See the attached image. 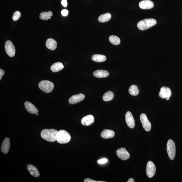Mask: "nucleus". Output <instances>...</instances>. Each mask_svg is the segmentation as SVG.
I'll return each instance as SVG.
<instances>
[{
	"mask_svg": "<svg viewBox=\"0 0 182 182\" xmlns=\"http://www.w3.org/2000/svg\"><path fill=\"white\" fill-rule=\"evenodd\" d=\"M58 131L54 129H45L41 132V135L44 139L47 141L53 142L57 141Z\"/></svg>",
	"mask_w": 182,
	"mask_h": 182,
	"instance_id": "f257e3e1",
	"label": "nucleus"
},
{
	"mask_svg": "<svg viewBox=\"0 0 182 182\" xmlns=\"http://www.w3.org/2000/svg\"><path fill=\"white\" fill-rule=\"evenodd\" d=\"M157 21L153 18L146 19L141 20L137 24V27L141 31L147 30L157 24Z\"/></svg>",
	"mask_w": 182,
	"mask_h": 182,
	"instance_id": "f03ea898",
	"label": "nucleus"
},
{
	"mask_svg": "<svg viewBox=\"0 0 182 182\" xmlns=\"http://www.w3.org/2000/svg\"><path fill=\"white\" fill-rule=\"evenodd\" d=\"M71 136L67 131L60 130L58 132L57 136V141L60 144H66L70 142Z\"/></svg>",
	"mask_w": 182,
	"mask_h": 182,
	"instance_id": "7ed1b4c3",
	"label": "nucleus"
},
{
	"mask_svg": "<svg viewBox=\"0 0 182 182\" xmlns=\"http://www.w3.org/2000/svg\"><path fill=\"white\" fill-rule=\"evenodd\" d=\"M40 89L46 93H50L54 90V84L52 82L48 80H43L39 84Z\"/></svg>",
	"mask_w": 182,
	"mask_h": 182,
	"instance_id": "20e7f679",
	"label": "nucleus"
},
{
	"mask_svg": "<svg viewBox=\"0 0 182 182\" xmlns=\"http://www.w3.org/2000/svg\"><path fill=\"white\" fill-rule=\"evenodd\" d=\"M167 151L170 159L174 160L176 154V146L174 141L170 139L167 145Z\"/></svg>",
	"mask_w": 182,
	"mask_h": 182,
	"instance_id": "39448f33",
	"label": "nucleus"
},
{
	"mask_svg": "<svg viewBox=\"0 0 182 182\" xmlns=\"http://www.w3.org/2000/svg\"><path fill=\"white\" fill-rule=\"evenodd\" d=\"M5 49L6 53L10 57H13L15 55V47L11 41L8 40L5 42Z\"/></svg>",
	"mask_w": 182,
	"mask_h": 182,
	"instance_id": "423d86ee",
	"label": "nucleus"
},
{
	"mask_svg": "<svg viewBox=\"0 0 182 182\" xmlns=\"http://www.w3.org/2000/svg\"><path fill=\"white\" fill-rule=\"evenodd\" d=\"M156 172V167L153 162L149 161L146 167V174L149 178L154 177Z\"/></svg>",
	"mask_w": 182,
	"mask_h": 182,
	"instance_id": "0eeeda50",
	"label": "nucleus"
},
{
	"mask_svg": "<svg viewBox=\"0 0 182 182\" xmlns=\"http://www.w3.org/2000/svg\"><path fill=\"white\" fill-rule=\"evenodd\" d=\"M140 120L144 129L146 131L149 132L150 131L151 129V123L148 119L146 114L144 113L141 114Z\"/></svg>",
	"mask_w": 182,
	"mask_h": 182,
	"instance_id": "6e6552de",
	"label": "nucleus"
},
{
	"mask_svg": "<svg viewBox=\"0 0 182 182\" xmlns=\"http://www.w3.org/2000/svg\"><path fill=\"white\" fill-rule=\"evenodd\" d=\"M117 157L122 160H126L130 157V154L125 148H120L116 151Z\"/></svg>",
	"mask_w": 182,
	"mask_h": 182,
	"instance_id": "1a4fd4ad",
	"label": "nucleus"
},
{
	"mask_svg": "<svg viewBox=\"0 0 182 182\" xmlns=\"http://www.w3.org/2000/svg\"><path fill=\"white\" fill-rule=\"evenodd\" d=\"M85 98V95L81 93L72 96L69 99L70 104H75L83 100Z\"/></svg>",
	"mask_w": 182,
	"mask_h": 182,
	"instance_id": "9d476101",
	"label": "nucleus"
},
{
	"mask_svg": "<svg viewBox=\"0 0 182 182\" xmlns=\"http://www.w3.org/2000/svg\"><path fill=\"white\" fill-rule=\"evenodd\" d=\"M172 93L171 89L167 87H163L160 89L158 94L160 97L162 99H166L170 98L171 96Z\"/></svg>",
	"mask_w": 182,
	"mask_h": 182,
	"instance_id": "9b49d317",
	"label": "nucleus"
},
{
	"mask_svg": "<svg viewBox=\"0 0 182 182\" xmlns=\"http://www.w3.org/2000/svg\"><path fill=\"white\" fill-rule=\"evenodd\" d=\"M125 121L128 127L133 128L135 126V120L132 114L130 112L128 111L125 114Z\"/></svg>",
	"mask_w": 182,
	"mask_h": 182,
	"instance_id": "f8f14e48",
	"label": "nucleus"
},
{
	"mask_svg": "<svg viewBox=\"0 0 182 182\" xmlns=\"http://www.w3.org/2000/svg\"><path fill=\"white\" fill-rule=\"evenodd\" d=\"M139 6L142 9H149L154 7V4L153 2L150 0H144L139 2Z\"/></svg>",
	"mask_w": 182,
	"mask_h": 182,
	"instance_id": "ddd939ff",
	"label": "nucleus"
},
{
	"mask_svg": "<svg viewBox=\"0 0 182 182\" xmlns=\"http://www.w3.org/2000/svg\"><path fill=\"white\" fill-rule=\"evenodd\" d=\"M94 120V117L93 115H89L84 117L82 119L81 123L83 125L88 126L93 124Z\"/></svg>",
	"mask_w": 182,
	"mask_h": 182,
	"instance_id": "4468645a",
	"label": "nucleus"
},
{
	"mask_svg": "<svg viewBox=\"0 0 182 182\" xmlns=\"http://www.w3.org/2000/svg\"><path fill=\"white\" fill-rule=\"evenodd\" d=\"M10 146V139L8 137L6 138L3 141L2 145L1 151L2 153L7 154L9 151Z\"/></svg>",
	"mask_w": 182,
	"mask_h": 182,
	"instance_id": "2eb2a0df",
	"label": "nucleus"
},
{
	"mask_svg": "<svg viewBox=\"0 0 182 182\" xmlns=\"http://www.w3.org/2000/svg\"><path fill=\"white\" fill-rule=\"evenodd\" d=\"M26 109L28 112L32 114H36L38 112L37 108L31 102L26 101L24 103Z\"/></svg>",
	"mask_w": 182,
	"mask_h": 182,
	"instance_id": "dca6fc26",
	"label": "nucleus"
},
{
	"mask_svg": "<svg viewBox=\"0 0 182 182\" xmlns=\"http://www.w3.org/2000/svg\"><path fill=\"white\" fill-rule=\"evenodd\" d=\"M93 75L95 77L98 78H104L107 77L109 73L106 70H98L94 72Z\"/></svg>",
	"mask_w": 182,
	"mask_h": 182,
	"instance_id": "f3484780",
	"label": "nucleus"
},
{
	"mask_svg": "<svg viewBox=\"0 0 182 182\" xmlns=\"http://www.w3.org/2000/svg\"><path fill=\"white\" fill-rule=\"evenodd\" d=\"M115 135V132L112 130L105 129L102 132L101 137L105 139L111 138Z\"/></svg>",
	"mask_w": 182,
	"mask_h": 182,
	"instance_id": "a211bd4d",
	"label": "nucleus"
},
{
	"mask_svg": "<svg viewBox=\"0 0 182 182\" xmlns=\"http://www.w3.org/2000/svg\"><path fill=\"white\" fill-rule=\"evenodd\" d=\"M27 169L31 174L33 177H39L40 173L36 167L31 164H29L27 166Z\"/></svg>",
	"mask_w": 182,
	"mask_h": 182,
	"instance_id": "6ab92c4d",
	"label": "nucleus"
},
{
	"mask_svg": "<svg viewBox=\"0 0 182 182\" xmlns=\"http://www.w3.org/2000/svg\"><path fill=\"white\" fill-rule=\"evenodd\" d=\"M46 45L47 48L54 50L57 48V43L54 40L50 38L47 40Z\"/></svg>",
	"mask_w": 182,
	"mask_h": 182,
	"instance_id": "aec40b11",
	"label": "nucleus"
},
{
	"mask_svg": "<svg viewBox=\"0 0 182 182\" xmlns=\"http://www.w3.org/2000/svg\"><path fill=\"white\" fill-rule=\"evenodd\" d=\"M64 66L60 62L56 63L53 64L50 67L52 71L54 72H57L64 68Z\"/></svg>",
	"mask_w": 182,
	"mask_h": 182,
	"instance_id": "412c9836",
	"label": "nucleus"
},
{
	"mask_svg": "<svg viewBox=\"0 0 182 182\" xmlns=\"http://www.w3.org/2000/svg\"><path fill=\"white\" fill-rule=\"evenodd\" d=\"M92 60L96 62H104L106 60V57L103 55L96 54L92 56Z\"/></svg>",
	"mask_w": 182,
	"mask_h": 182,
	"instance_id": "4be33fe9",
	"label": "nucleus"
},
{
	"mask_svg": "<svg viewBox=\"0 0 182 182\" xmlns=\"http://www.w3.org/2000/svg\"><path fill=\"white\" fill-rule=\"evenodd\" d=\"M111 18L109 13H106L100 16L98 19V21L100 22L104 23L109 21Z\"/></svg>",
	"mask_w": 182,
	"mask_h": 182,
	"instance_id": "5701e85b",
	"label": "nucleus"
},
{
	"mask_svg": "<svg viewBox=\"0 0 182 182\" xmlns=\"http://www.w3.org/2000/svg\"><path fill=\"white\" fill-rule=\"evenodd\" d=\"M53 13L51 11H49L48 12L44 11L40 14V18L44 20H47L50 19Z\"/></svg>",
	"mask_w": 182,
	"mask_h": 182,
	"instance_id": "b1692460",
	"label": "nucleus"
},
{
	"mask_svg": "<svg viewBox=\"0 0 182 182\" xmlns=\"http://www.w3.org/2000/svg\"><path fill=\"white\" fill-rule=\"evenodd\" d=\"M114 96L113 93L111 92V91H109L104 94L103 97H102V99L105 101H109L113 99Z\"/></svg>",
	"mask_w": 182,
	"mask_h": 182,
	"instance_id": "393cba45",
	"label": "nucleus"
},
{
	"mask_svg": "<svg viewBox=\"0 0 182 182\" xmlns=\"http://www.w3.org/2000/svg\"><path fill=\"white\" fill-rule=\"evenodd\" d=\"M128 92L131 95L136 96L138 94L139 89L136 85H133L129 88Z\"/></svg>",
	"mask_w": 182,
	"mask_h": 182,
	"instance_id": "a878e982",
	"label": "nucleus"
},
{
	"mask_svg": "<svg viewBox=\"0 0 182 182\" xmlns=\"http://www.w3.org/2000/svg\"><path fill=\"white\" fill-rule=\"evenodd\" d=\"M110 42L114 45H119L120 43V40L119 37L112 35L109 37Z\"/></svg>",
	"mask_w": 182,
	"mask_h": 182,
	"instance_id": "bb28decb",
	"label": "nucleus"
},
{
	"mask_svg": "<svg viewBox=\"0 0 182 182\" xmlns=\"http://www.w3.org/2000/svg\"><path fill=\"white\" fill-rule=\"evenodd\" d=\"M21 16V14L18 11H16L13 14L12 18L13 21H16L19 20Z\"/></svg>",
	"mask_w": 182,
	"mask_h": 182,
	"instance_id": "cd10ccee",
	"label": "nucleus"
},
{
	"mask_svg": "<svg viewBox=\"0 0 182 182\" xmlns=\"http://www.w3.org/2000/svg\"><path fill=\"white\" fill-rule=\"evenodd\" d=\"M84 181V182H105L104 181H97L93 180L92 179L89 178L85 179Z\"/></svg>",
	"mask_w": 182,
	"mask_h": 182,
	"instance_id": "c85d7f7f",
	"label": "nucleus"
},
{
	"mask_svg": "<svg viewBox=\"0 0 182 182\" xmlns=\"http://www.w3.org/2000/svg\"><path fill=\"white\" fill-rule=\"evenodd\" d=\"M61 14L62 15L64 16H66L69 14V11L66 9L63 10L61 11Z\"/></svg>",
	"mask_w": 182,
	"mask_h": 182,
	"instance_id": "c756f323",
	"label": "nucleus"
},
{
	"mask_svg": "<svg viewBox=\"0 0 182 182\" xmlns=\"http://www.w3.org/2000/svg\"><path fill=\"white\" fill-rule=\"evenodd\" d=\"M108 160L106 158H102L98 161V163L99 164H104L107 162Z\"/></svg>",
	"mask_w": 182,
	"mask_h": 182,
	"instance_id": "7c9ffc66",
	"label": "nucleus"
},
{
	"mask_svg": "<svg viewBox=\"0 0 182 182\" xmlns=\"http://www.w3.org/2000/svg\"><path fill=\"white\" fill-rule=\"evenodd\" d=\"M5 74V71L3 70L0 69V80H1L2 77Z\"/></svg>",
	"mask_w": 182,
	"mask_h": 182,
	"instance_id": "2f4dec72",
	"label": "nucleus"
},
{
	"mask_svg": "<svg viewBox=\"0 0 182 182\" xmlns=\"http://www.w3.org/2000/svg\"><path fill=\"white\" fill-rule=\"evenodd\" d=\"M61 4L64 7H67V0H62L61 1Z\"/></svg>",
	"mask_w": 182,
	"mask_h": 182,
	"instance_id": "473e14b6",
	"label": "nucleus"
},
{
	"mask_svg": "<svg viewBox=\"0 0 182 182\" xmlns=\"http://www.w3.org/2000/svg\"><path fill=\"white\" fill-rule=\"evenodd\" d=\"M135 180L133 178L129 179L127 182H134Z\"/></svg>",
	"mask_w": 182,
	"mask_h": 182,
	"instance_id": "72a5a7b5",
	"label": "nucleus"
},
{
	"mask_svg": "<svg viewBox=\"0 0 182 182\" xmlns=\"http://www.w3.org/2000/svg\"><path fill=\"white\" fill-rule=\"evenodd\" d=\"M166 99L167 101H168L169 99L170 98H167Z\"/></svg>",
	"mask_w": 182,
	"mask_h": 182,
	"instance_id": "f704fd0d",
	"label": "nucleus"
},
{
	"mask_svg": "<svg viewBox=\"0 0 182 182\" xmlns=\"http://www.w3.org/2000/svg\"><path fill=\"white\" fill-rule=\"evenodd\" d=\"M36 114V115H39V114H37V113Z\"/></svg>",
	"mask_w": 182,
	"mask_h": 182,
	"instance_id": "c9c22d12",
	"label": "nucleus"
}]
</instances>
